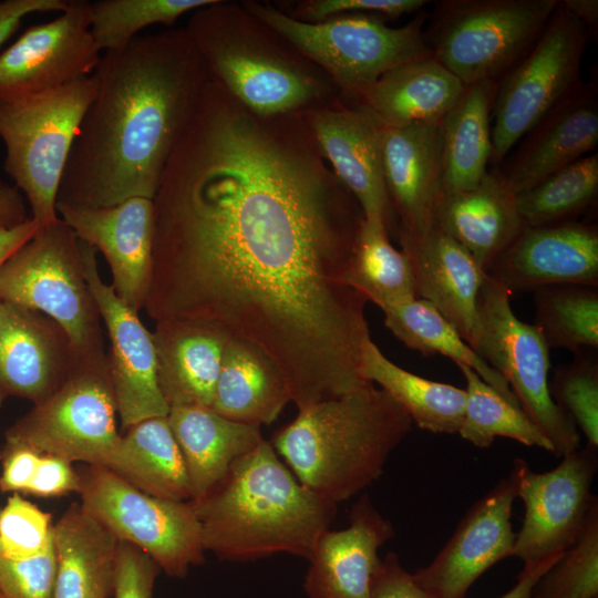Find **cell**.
<instances>
[{"label":"cell","mask_w":598,"mask_h":598,"mask_svg":"<svg viewBox=\"0 0 598 598\" xmlns=\"http://www.w3.org/2000/svg\"><path fill=\"white\" fill-rule=\"evenodd\" d=\"M153 205L151 319L206 321L254 344L298 410L368 382V301L346 282L364 216L310 152L208 80Z\"/></svg>","instance_id":"cell-1"},{"label":"cell","mask_w":598,"mask_h":598,"mask_svg":"<svg viewBox=\"0 0 598 598\" xmlns=\"http://www.w3.org/2000/svg\"><path fill=\"white\" fill-rule=\"evenodd\" d=\"M56 203L103 207L153 199L209 80L186 31L137 35L106 51Z\"/></svg>","instance_id":"cell-2"},{"label":"cell","mask_w":598,"mask_h":598,"mask_svg":"<svg viewBox=\"0 0 598 598\" xmlns=\"http://www.w3.org/2000/svg\"><path fill=\"white\" fill-rule=\"evenodd\" d=\"M190 504L205 551L235 561L280 553L309 560L337 514V505L301 484L265 440Z\"/></svg>","instance_id":"cell-3"},{"label":"cell","mask_w":598,"mask_h":598,"mask_svg":"<svg viewBox=\"0 0 598 598\" xmlns=\"http://www.w3.org/2000/svg\"><path fill=\"white\" fill-rule=\"evenodd\" d=\"M411 426L403 408L368 381L298 410L269 443L301 484L337 505L380 477Z\"/></svg>","instance_id":"cell-4"},{"label":"cell","mask_w":598,"mask_h":598,"mask_svg":"<svg viewBox=\"0 0 598 598\" xmlns=\"http://www.w3.org/2000/svg\"><path fill=\"white\" fill-rule=\"evenodd\" d=\"M97 83L93 74L60 87L0 97L4 171L24 194L40 227L59 219L56 197L82 118Z\"/></svg>","instance_id":"cell-5"},{"label":"cell","mask_w":598,"mask_h":598,"mask_svg":"<svg viewBox=\"0 0 598 598\" xmlns=\"http://www.w3.org/2000/svg\"><path fill=\"white\" fill-rule=\"evenodd\" d=\"M0 301L51 318L66 333L75 358L106 353L82 240L60 218L40 227L2 264Z\"/></svg>","instance_id":"cell-6"},{"label":"cell","mask_w":598,"mask_h":598,"mask_svg":"<svg viewBox=\"0 0 598 598\" xmlns=\"http://www.w3.org/2000/svg\"><path fill=\"white\" fill-rule=\"evenodd\" d=\"M560 0H447L436 4L425 41L465 86L496 81L542 34Z\"/></svg>","instance_id":"cell-7"},{"label":"cell","mask_w":598,"mask_h":598,"mask_svg":"<svg viewBox=\"0 0 598 598\" xmlns=\"http://www.w3.org/2000/svg\"><path fill=\"white\" fill-rule=\"evenodd\" d=\"M250 11L357 96L388 71L432 55L424 35V12L393 28L374 14L303 22L270 7L254 4Z\"/></svg>","instance_id":"cell-8"},{"label":"cell","mask_w":598,"mask_h":598,"mask_svg":"<svg viewBox=\"0 0 598 598\" xmlns=\"http://www.w3.org/2000/svg\"><path fill=\"white\" fill-rule=\"evenodd\" d=\"M107 353L73 357L66 380L6 431L4 447L105 465L121 434Z\"/></svg>","instance_id":"cell-9"},{"label":"cell","mask_w":598,"mask_h":598,"mask_svg":"<svg viewBox=\"0 0 598 598\" xmlns=\"http://www.w3.org/2000/svg\"><path fill=\"white\" fill-rule=\"evenodd\" d=\"M591 35L559 2L529 51L503 75L492 110L489 164L501 165L519 141L580 84L579 71Z\"/></svg>","instance_id":"cell-10"},{"label":"cell","mask_w":598,"mask_h":598,"mask_svg":"<svg viewBox=\"0 0 598 598\" xmlns=\"http://www.w3.org/2000/svg\"><path fill=\"white\" fill-rule=\"evenodd\" d=\"M511 297L486 274L474 350L507 382L522 410L550 442L553 454L564 456L579 448V433L550 396V348L535 324L516 317Z\"/></svg>","instance_id":"cell-11"},{"label":"cell","mask_w":598,"mask_h":598,"mask_svg":"<svg viewBox=\"0 0 598 598\" xmlns=\"http://www.w3.org/2000/svg\"><path fill=\"white\" fill-rule=\"evenodd\" d=\"M79 473L81 505L118 542L150 556L161 570L182 578L204 561L200 524L190 502L148 495L104 465Z\"/></svg>","instance_id":"cell-12"},{"label":"cell","mask_w":598,"mask_h":598,"mask_svg":"<svg viewBox=\"0 0 598 598\" xmlns=\"http://www.w3.org/2000/svg\"><path fill=\"white\" fill-rule=\"evenodd\" d=\"M597 468V448L588 445L561 456L556 467L543 473L523 458L514 460L517 497L525 507L514 557L524 564L542 561L561 555L579 539L598 505L591 494Z\"/></svg>","instance_id":"cell-13"},{"label":"cell","mask_w":598,"mask_h":598,"mask_svg":"<svg viewBox=\"0 0 598 598\" xmlns=\"http://www.w3.org/2000/svg\"><path fill=\"white\" fill-rule=\"evenodd\" d=\"M59 13L0 53V97L50 91L94 73L101 50L90 30V1L70 0Z\"/></svg>","instance_id":"cell-14"},{"label":"cell","mask_w":598,"mask_h":598,"mask_svg":"<svg viewBox=\"0 0 598 598\" xmlns=\"http://www.w3.org/2000/svg\"><path fill=\"white\" fill-rule=\"evenodd\" d=\"M85 276L109 340L107 364L121 426L167 416L169 406L159 389L152 332L105 283L99 272L96 249L82 241Z\"/></svg>","instance_id":"cell-15"},{"label":"cell","mask_w":598,"mask_h":598,"mask_svg":"<svg viewBox=\"0 0 598 598\" xmlns=\"http://www.w3.org/2000/svg\"><path fill=\"white\" fill-rule=\"evenodd\" d=\"M207 7V6H206ZM209 78L261 117L295 110L316 96V83L260 51L235 45L207 13L196 10L186 30Z\"/></svg>","instance_id":"cell-16"},{"label":"cell","mask_w":598,"mask_h":598,"mask_svg":"<svg viewBox=\"0 0 598 598\" xmlns=\"http://www.w3.org/2000/svg\"><path fill=\"white\" fill-rule=\"evenodd\" d=\"M516 497L511 471L470 507L433 560L413 574L432 598H465L487 569L513 556L516 533L511 517Z\"/></svg>","instance_id":"cell-17"},{"label":"cell","mask_w":598,"mask_h":598,"mask_svg":"<svg viewBox=\"0 0 598 598\" xmlns=\"http://www.w3.org/2000/svg\"><path fill=\"white\" fill-rule=\"evenodd\" d=\"M56 214L75 235L100 250L116 296L133 311L144 308L153 260V199L134 197L112 206L56 203Z\"/></svg>","instance_id":"cell-18"},{"label":"cell","mask_w":598,"mask_h":598,"mask_svg":"<svg viewBox=\"0 0 598 598\" xmlns=\"http://www.w3.org/2000/svg\"><path fill=\"white\" fill-rule=\"evenodd\" d=\"M486 274L512 295L557 285L598 287V228L576 219L525 226Z\"/></svg>","instance_id":"cell-19"},{"label":"cell","mask_w":598,"mask_h":598,"mask_svg":"<svg viewBox=\"0 0 598 598\" xmlns=\"http://www.w3.org/2000/svg\"><path fill=\"white\" fill-rule=\"evenodd\" d=\"M70 340L51 318L0 301V406L9 398L37 404L68 378Z\"/></svg>","instance_id":"cell-20"},{"label":"cell","mask_w":598,"mask_h":598,"mask_svg":"<svg viewBox=\"0 0 598 598\" xmlns=\"http://www.w3.org/2000/svg\"><path fill=\"white\" fill-rule=\"evenodd\" d=\"M417 297L431 303L475 349L478 298L486 272L452 237L433 226L422 235L399 233Z\"/></svg>","instance_id":"cell-21"},{"label":"cell","mask_w":598,"mask_h":598,"mask_svg":"<svg viewBox=\"0 0 598 598\" xmlns=\"http://www.w3.org/2000/svg\"><path fill=\"white\" fill-rule=\"evenodd\" d=\"M392 523L363 494L349 525L319 538L305 577L308 598H369L382 559L378 550L394 536Z\"/></svg>","instance_id":"cell-22"},{"label":"cell","mask_w":598,"mask_h":598,"mask_svg":"<svg viewBox=\"0 0 598 598\" xmlns=\"http://www.w3.org/2000/svg\"><path fill=\"white\" fill-rule=\"evenodd\" d=\"M311 132L338 179L361 207L364 218L392 227L394 214L382 166L383 124L364 106L312 114Z\"/></svg>","instance_id":"cell-23"},{"label":"cell","mask_w":598,"mask_h":598,"mask_svg":"<svg viewBox=\"0 0 598 598\" xmlns=\"http://www.w3.org/2000/svg\"><path fill=\"white\" fill-rule=\"evenodd\" d=\"M523 138L503 168L493 171L516 195L594 153L598 144L596 85L581 83Z\"/></svg>","instance_id":"cell-24"},{"label":"cell","mask_w":598,"mask_h":598,"mask_svg":"<svg viewBox=\"0 0 598 598\" xmlns=\"http://www.w3.org/2000/svg\"><path fill=\"white\" fill-rule=\"evenodd\" d=\"M441 122L382 127L383 175L399 233L416 236L434 226L443 193Z\"/></svg>","instance_id":"cell-25"},{"label":"cell","mask_w":598,"mask_h":598,"mask_svg":"<svg viewBox=\"0 0 598 598\" xmlns=\"http://www.w3.org/2000/svg\"><path fill=\"white\" fill-rule=\"evenodd\" d=\"M157 379L169 408H210L229 336L200 320H163L152 332Z\"/></svg>","instance_id":"cell-26"},{"label":"cell","mask_w":598,"mask_h":598,"mask_svg":"<svg viewBox=\"0 0 598 598\" xmlns=\"http://www.w3.org/2000/svg\"><path fill=\"white\" fill-rule=\"evenodd\" d=\"M433 219L485 272L525 227L516 194L495 172L472 188L442 193Z\"/></svg>","instance_id":"cell-27"},{"label":"cell","mask_w":598,"mask_h":598,"mask_svg":"<svg viewBox=\"0 0 598 598\" xmlns=\"http://www.w3.org/2000/svg\"><path fill=\"white\" fill-rule=\"evenodd\" d=\"M167 421L186 466L189 502L205 497L264 440L259 426L228 420L206 406L169 408Z\"/></svg>","instance_id":"cell-28"},{"label":"cell","mask_w":598,"mask_h":598,"mask_svg":"<svg viewBox=\"0 0 598 598\" xmlns=\"http://www.w3.org/2000/svg\"><path fill=\"white\" fill-rule=\"evenodd\" d=\"M54 598H110L118 540L73 503L52 526Z\"/></svg>","instance_id":"cell-29"},{"label":"cell","mask_w":598,"mask_h":598,"mask_svg":"<svg viewBox=\"0 0 598 598\" xmlns=\"http://www.w3.org/2000/svg\"><path fill=\"white\" fill-rule=\"evenodd\" d=\"M465 85L433 55L399 65L358 96L384 126L442 121Z\"/></svg>","instance_id":"cell-30"},{"label":"cell","mask_w":598,"mask_h":598,"mask_svg":"<svg viewBox=\"0 0 598 598\" xmlns=\"http://www.w3.org/2000/svg\"><path fill=\"white\" fill-rule=\"evenodd\" d=\"M291 401L276 364L254 344L229 337L210 409L243 424H270Z\"/></svg>","instance_id":"cell-31"},{"label":"cell","mask_w":598,"mask_h":598,"mask_svg":"<svg viewBox=\"0 0 598 598\" xmlns=\"http://www.w3.org/2000/svg\"><path fill=\"white\" fill-rule=\"evenodd\" d=\"M104 466L148 495L190 501L186 466L167 416L146 419L127 427Z\"/></svg>","instance_id":"cell-32"},{"label":"cell","mask_w":598,"mask_h":598,"mask_svg":"<svg viewBox=\"0 0 598 598\" xmlns=\"http://www.w3.org/2000/svg\"><path fill=\"white\" fill-rule=\"evenodd\" d=\"M496 81L465 86L441 122L443 193L468 189L488 173L492 153L491 114Z\"/></svg>","instance_id":"cell-33"},{"label":"cell","mask_w":598,"mask_h":598,"mask_svg":"<svg viewBox=\"0 0 598 598\" xmlns=\"http://www.w3.org/2000/svg\"><path fill=\"white\" fill-rule=\"evenodd\" d=\"M360 374L365 381L379 384L420 429L439 434L458 432L465 409V389L404 370L382 353L371 336L362 346Z\"/></svg>","instance_id":"cell-34"},{"label":"cell","mask_w":598,"mask_h":598,"mask_svg":"<svg viewBox=\"0 0 598 598\" xmlns=\"http://www.w3.org/2000/svg\"><path fill=\"white\" fill-rule=\"evenodd\" d=\"M348 286L381 310L417 297L410 262L380 219L363 218L346 274Z\"/></svg>","instance_id":"cell-35"},{"label":"cell","mask_w":598,"mask_h":598,"mask_svg":"<svg viewBox=\"0 0 598 598\" xmlns=\"http://www.w3.org/2000/svg\"><path fill=\"white\" fill-rule=\"evenodd\" d=\"M385 327L408 348L424 355L440 353L457 365H466L511 403L520 406L507 382L427 301L413 300L386 308Z\"/></svg>","instance_id":"cell-36"},{"label":"cell","mask_w":598,"mask_h":598,"mask_svg":"<svg viewBox=\"0 0 598 598\" xmlns=\"http://www.w3.org/2000/svg\"><path fill=\"white\" fill-rule=\"evenodd\" d=\"M457 367L466 381L464 415L457 432L462 439L485 448L502 436L553 453L550 442L520 406L506 400L471 368Z\"/></svg>","instance_id":"cell-37"},{"label":"cell","mask_w":598,"mask_h":598,"mask_svg":"<svg viewBox=\"0 0 598 598\" xmlns=\"http://www.w3.org/2000/svg\"><path fill=\"white\" fill-rule=\"evenodd\" d=\"M534 292L535 326L549 348L598 349V287L557 285Z\"/></svg>","instance_id":"cell-38"},{"label":"cell","mask_w":598,"mask_h":598,"mask_svg":"<svg viewBox=\"0 0 598 598\" xmlns=\"http://www.w3.org/2000/svg\"><path fill=\"white\" fill-rule=\"evenodd\" d=\"M598 194V154L591 153L516 195L525 226L551 225L585 213Z\"/></svg>","instance_id":"cell-39"},{"label":"cell","mask_w":598,"mask_h":598,"mask_svg":"<svg viewBox=\"0 0 598 598\" xmlns=\"http://www.w3.org/2000/svg\"><path fill=\"white\" fill-rule=\"evenodd\" d=\"M218 0H97L90 1V30L100 50L128 44L153 24L172 25L181 16Z\"/></svg>","instance_id":"cell-40"},{"label":"cell","mask_w":598,"mask_h":598,"mask_svg":"<svg viewBox=\"0 0 598 598\" xmlns=\"http://www.w3.org/2000/svg\"><path fill=\"white\" fill-rule=\"evenodd\" d=\"M550 396L584 433L587 445L598 447V359L597 351L575 353L557 367L549 380Z\"/></svg>","instance_id":"cell-41"},{"label":"cell","mask_w":598,"mask_h":598,"mask_svg":"<svg viewBox=\"0 0 598 598\" xmlns=\"http://www.w3.org/2000/svg\"><path fill=\"white\" fill-rule=\"evenodd\" d=\"M532 598H598V505L579 539L539 578Z\"/></svg>","instance_id":"cell-42"},{"label":"cell","mask_w":598,"mask_h":598,"mask_svg":"<svg viewBox=\"0 0 598 598\" xmlns=\"http://www.w3.org/2000/svg\"><path fill=\"white\" fill-rule=\"evenodd\" d=\"M52 517L19 493L0 511V554L12 560L33 558L52 547Z\"/></svg>","instance_id":"cell-43"},{"label":"cell","mask_w":598,"mask_h":598,"mask_svg":"<svg viewBox=\"0 0 598 598\" xmlns=\"http://www.w3.org/2000/svg\"><path fill=\"white\" fill-rule=\"evenodd\" d=\"M53 544L44 554L12 560L0 554V598H54Z\"/></svg>","instance_id":"cell-44"},{"label":"cell","mask_w":598,"mask_h":598,"mask_svg":"<svg viewBox=\"0 0 598 598\" xmlns=\"http://www.w3.org/2000/svg\"><path fill=\"white\" fill-rule=\"evenodd\" d=\"M159 571V567L144 551L128 543L118 542L113 597L153 598Z\"/></svg>","instance_id":"cell-45"},{"label":"cell","mask_w":598,"mask_h":598,"mask_svg":"<svg viewBox=\"0 0 598 598\" xmlns=\"http://www.w3.org/2000/svg\"><path fill=\"white\" fill-rule=\"evenodd\" d=\"M429 3L425 0H316L306 7V14L313 22L343 14H374L400 18L420 12Z\"/></svg>","instance_id":"cell-46"},{"label":"cell","mask_w":598,"mask_h":598,"mask_svg":"<svg viewBox=\"0 0 598 598\" xmlns=\"http://www.w3.org/2000/svg\"><path fill=\"white\" fill-rule=\"evenodd\" d=\"M79 473L71 462L50 454H41L35 474L25 494L40 497L62 496L79 492Z\"/></svg>","instance_id":"cell-47"},{"label":"cell","mask_w":598,"mask_h":598,"mask_svg":"<svg viewBox=\"0 0 598 598\" xmlns=\"http://www.w3.org/2000/svg\"><path fill=\"white\" fill-rule=\"evenodd\" d=\"M369 598H432L400 561L389 553L373 580Z\"/></svg>","instance_id":"cell-48"},{"label":"cell","mask_w":598,"mask_h":598,"mask_svg":"<svg viewBox=\"0 0 598 598\" xmlns=\"http://www.w3.org/2000/svg\"><path fill=\"white\" fill-rule=\"evenodd\" d=\"M0 491L25 493L39 463V453L25 447H2Z\"/></svg>","instance_id":"cell-49"},{"label":"cell","mask_w":598,"mask_h":598,"mask_svg":"<svg viewBox=\"0 0 598 598\" xmlns=\"http://www.w3.org/2000/svg\"><path fill=\"white\" fill-rule=\"evenodd\" d=\"M70 0H6L0 2V45L32 13L61 12Z\"/></svg>","instance_id":"cell-50"},{"label":"cell","mask_w":598,"mask_h":598,"mask_svg":"<svg viewBox=\"0 0 598 598\" xmlns=\"http://www.w3.org/2000/svg\"><path fill=\"white\" fill-rule=\"evenodd\" d=\"M29 218L21 192L14 185L0 182V227H11Z\"/></svg>","instance_id":"cell-51"},{"label":"cell","mask_w":598,"mask_h":598,"mask_svg":"<svg viewBox=\"0 0 598 598\" xmlns=\"http://www.w3.org/2000/svg\"><path fill=\"white\" fill-rule=\"evenodd\" d=\"M561 555L537 563L524 564L522 571L517 576L515 585L498 598H532L534 588L539 578L557 561Z\"/></svg>","instance_id":"cell-52"},{"label":"cell","mask_w":598,"mask_h":598,"mask_svg":"<svg viewBox=\"0 0 598 598\" xmlns=\"http://www.w3.org/2000/svg\"><path fill=\"white\" fill-rule=\"evenodd\" d=\"M40 228L33 219L11 226L0 227V267L24 243H27Z\"/></svg>","instance_id":"cell-53"},{"label":"cell","mask_w":598,"mask_h":598,"mask_svg":"<svg viewBox=\"0 0 598 598\" xmlns=\"http://www.w3.org/2000/svg\"><path fill=\"white\" fill-rule=\"evenodd\" d=\"M561 3L582 23L586 24L590 33L596 30L598 21L597 0H565Z\"/></svg>","instance_id":"cell-54"},{"label":"cell","mask_w":598,"mask_h":598,"mask_svg":"<svg viewBox=\"0 0 598 598\" xmlns=\"http://www.w3.org/2000/svg\"><path fill=\"white\" fill-rule=\"evenodd\" d=\"M2 455H3V451H2V447L0 446V461H2ZM0 511H1V507H0Z\"/></svg>","instance_id":"cell-55"}]
</instances>
